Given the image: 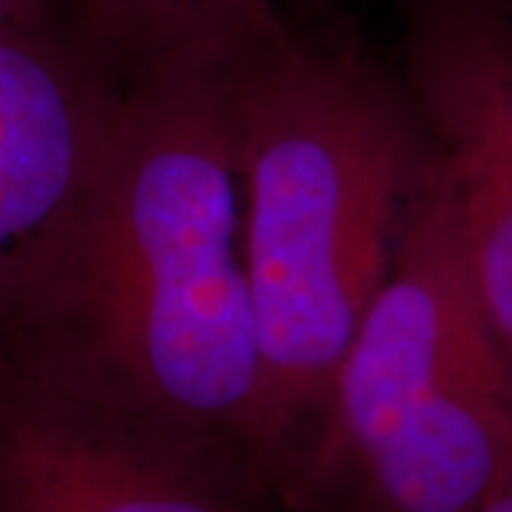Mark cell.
<instances>
[{
  "mask_svg": "<svg viewBox=\"0 0 512 512\" xmlns=\"http://www.w3.org/2000/svg\"><path fill=\"white\" fill-rule=\"evenodd\" d=\"M228 49L197 43L131 80L106 163L0 342L106 387L262 481Z\"/></svg>",
  "mask_w": 512,
  "mask_h": 512,
  "instance_id": "1",
  "label": "cell"
},
{
  "mask_svg": "<svg viewBox=\"0 0 512 512\" xmlns=\"http://www.w3.org/2000/svg\"><path fill=\"white\" fill-rule=\"evenodd\" d=\"M228 97L262 365L256 464L291 512L436 148L342 0H285L231 40Z\"/></svg>",
  "mask_w": 512,
  "mask_h": 512,
  "instance_id": "2",
  "label": "cell"
},
{
  "mask_svg": "<svg viewBox=\"0 0 512 512\" xmlns=\"http://www.w3.org/2000/svg\"><path fill=\"white\" fill-rule=\"evenodd\" d=\"M512 464V376L436 168L333 387L291 512H478Z\"/></svg>",
  "mask_w": 512,
  "mask_h": 512,
  "instance_id": "3",
  "label": "cell"
},
{
  "mask_svg": "<svg viewBox=\"0 0 512 512\" xmlns=\"http://www.w3.org/2000/svg\"><path fill=\"white\" fill-rule=\"evenodd\" d=\"M0 512H285L239 458L0 342Z\"/></svg>",
  "mask_w": 512,
  "mask_h": 512,
  "instance_id": "4",
  "label": "cell"
},
{
  "mask_svg": "<svg viewBox=\"0 0 512 512\" xmlns=\"http://www.w3.org/2000/svg\"><path fill=\"white\" fill-rule=\"evenodd\" d=\"M399 74L447 177L478 311L512 376V9L390 0Z\"/></svg>",
  "mask_w": 512,
  "mask_h": 512,
  "instance_id": "5",
  "label": "cell"
},
{
  "mask_svg": "<svg viewBox=\"0 0 512 512\" xmlns=\"http://www.w3.org/2000/svg\"><path fill=\"white\" fill-rule=\"evenodd\" d=\"M126 94L72 0L0 29V330L97 180Z\"/></svg>",
  "mask_w": 512,
  "mask_h": 512,
  "instance_id": "6",
  "label": "cell"
},
{
  "mask_svg": "<svg viewBox=\"0 0 512 512\" xmlns=\"http://www.w3.org/2000/svg\"><path fill=\"white\" fill-rule=\"evenodd\" d=\"M77 23L131 80L180 49L268 29L274 0H72Z\"/></svg>",
  "mask_w": 512,
  "mask_h": 512,
  "instance_id": "7",
  "label": "cell"
},
{
  "mask_svg": "<svg viewBox=\"0 0 512 512\" xmlns=\"http://www.w3.org/2000/svg\"><path fill=\"white\" fill-rule=\"evenodd\" d=\"M66 0H0V29L52 15Z\"/></svg>",
  "mask_w": 512,
  "mask_h": 512,
  "instance_id": "8",
  "label": "cell"
},
{
  "mask_svg": "<svg viewBox=\"0 0 512 512\" xmlns=\"http://www.w3.org/2000/svg\"><path fill=\"white\" fill-rule=\"evenodd\" d=\"M478 512H512V464Z\"/></svg>",
  "mask_w": 512,
  "mask_h": 512,
  "instance_id": "9",
  "label": "cell"
},
{
  "mask_svg": "<svg viewBox=\"0 0 512 512\" xmlns=\"http://www.w3.org/2000/svg\"><path fill=\"white\" fill-rule=\"evenodd\" d=\"M507 3H510V9H512V0H507Z\"/></svg>",
  "mask_w": 512,
  "mask_h": 512,
  "instance_id": "10",
  "label": "cell"
}]
</instances>
